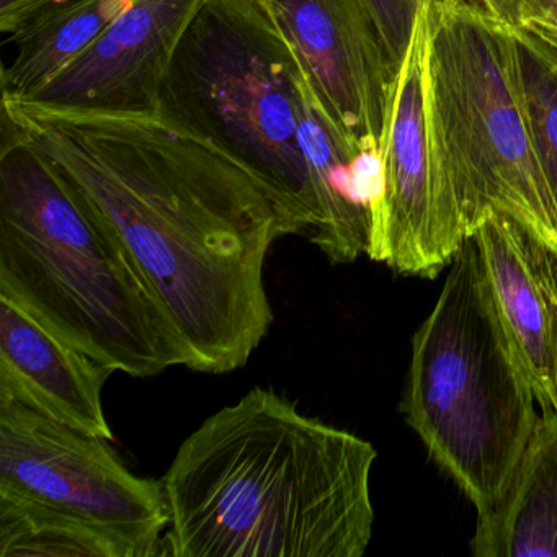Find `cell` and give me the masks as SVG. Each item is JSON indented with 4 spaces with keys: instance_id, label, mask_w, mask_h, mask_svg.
Returning a JSON list of instances; mask_svg holds the SVG:
<instances>
[{
    "instance_id": "1",
    "label": "cell",
    "mask_w": 557,
    "mask_h": 557,
    "mask_svg": "<svg viewBox=\"0 0 557 557\" xmlns=\"http://www.w3.org/2000/svg\"><path fill=\"white\" fill-rule=\"evenodd\" d=\"M30 145L122 237L181 331L190 370L244 367L269 334L267 256L299 234L256 177L158 116L2 103Z\"/></svg>"
},
{
    "instance_id": "2",
    "label": "cell",
    "mask_w": 557,
    "mask_h": 557,
    "mask_svg": "<svg viewBox=\"0 0 557 557\" xmlns=\"http://www.w3.org/2000/svg\"><path fill=\"white\" fill-rule=\"evenodd\" d=\"M376 458L367 440L253 387L175 453L162 478L165 556L361 557Z\"/></svg>"
},
{
    "instance_id": "3",
    "label": "cell",
    "mask_w": 557,
    "mask_h": 557,
    "mask_svg": "<svg viewBox=\"0 0 557 557\" xmlns=\"http://www.w3.org/2000/svg\"><path fill=\"white\" fill-rule=\"evenodd\" d=\"M0 146V295L113 371L190 368L171 312L115 230L4 113Z\"/></svg>"
},
{
    "instance_id": "4",
    "label": "cell",
    "mask_w": 557,
    "mask_h": 557,
    "mask_svg": "<svg viewBox=\"0 0 557 557\" xmlns=\"http://www.w3.org/2000/svg\"><path fill=\"white\" fill-rule=\"evenodd\" d=\"M536 396L474 237L456 252L412 338L403 410L478 515L504 494L536 425Z\"/></svg>"
},
{
    "instance_id": "5",
    "label": "cell",
    "mask_w": 557,
    "mask_h": 557,
    "mask_svg": "<svg viewBox=\"0 0 557 557\" xmlns=\"http://www.w3.org/2000/svg\"><path fill=\"white\" fill-rule=\"evenodd\" d=\"M301 71L259 0H208L169 61L156 116L249 172L311 239L319 210L299 146Z\"/></svg>"
},
{
    "instance_id": "6",
    "label": "cell",
    "mask_w": 557,
    "mask_h": 557,
    "mask_svg": "<svg viewBox=\"0 0 557 557\" xmlns=\"http://www.w3.org/2000/svg\"><path fill=\"white\" fill-rule=\"evenodd\" d=\"M430 143L468 236L504 213L557 250V207L534 154L508 25L478 0H423Z\"/></svg>"
},
{
    "instance_id": "7",
    "label": "cell",
    "mask_w": 557,
    "mask_h": 557,
    "mask_svg": "<svg viewBox=\"0 0 557 557\" xmlns=\"http://www.w3.org/2000/svg\"><path fill=\"white\" fill-rule=\"evenodd\" d=\"M0 492L165 556L164 484L133 474L109 440L86 435L17 403H0Z\"/></svg>"
},
{
    "instance_id": "8",
    "label": "cell",
    "mask_w": 557,
    "mask_h": 557,
    "mask_svg": "<svg viewBox=\"0 0 557 557\" xmlns=\"http://www.w3.org/2000/svg\"><path fill=\"white\" fill-rule=\"evenodd\" d=\"M380 161L381 188L371 211L367 256L399 275L435 278L469 236L430 143L423 0L394 84Z\"/></svg>"
},
{
    "instance_id": "9",
    "label": "cell",
    "mask_w": 557,
    "mask_h": 557,
    "mask_svg": "<svg viewBox=\"0 0 557 557\" xmlns=\"http://www.w3.org/2000/svg\"><path fill=\"white\" fill-rule=\"evenodd\" d=\"M295 50L338 132L381 154L399 67L367 0H259Z\"/></svg>"
},
{
    "instance_id": "10",
    "label": "cell",
    "mask_w": 557,
    "mask_h": 557,
    "mask_svg": "<svg viewBox=\"0 0 557 557\" xmlns=\"http://www.w3.org/2000/svg\"><path fill=\"white\" fill-rule=\"evenodd\" d=\"M208 0H135L47 86L5 106L57 115H158L169 61Z\"/></svg>"
},
{
    "instance_id": "11",
    "label": "cell",
    "mask_w": 557,
    "mask_h": 557,
    "mask_svg": "<svg viewBox=\"0 0 557 557\" xmlns=\"http://www.w3.org/2000/svg\"><path fill=\"white\" fill-rule=\"evenodd\" d=\"M536 403L557 410V250L504 213L471 234Z\"/></svg>"
},
{
    "instance_id": "12",
    "label": "cell",
    "mask_w": 557,
    "mask_h": 557,
    "mask_svg": "<svg viewBox=\"0 0 557 557\" xmlns=\"http://www.w3.org/2000/svg\"><path fill=\"white\" fill-rule=\"evenodd\" d=\"M115 371L58 338L0 295V403H17L112 442L102 393Z\"/></svg>"
},
{
    "instance_id": "13",
    "label": "cell",
    "mask_w": 557,
    "mask_h": 557,
    "mask_svg": "<svg viewBox=\"0 0 557 557\" xmlns=\"http://www.w3.org/2000/svg\"><path fill=\"white\" fill-rule=\"evenodd\" d=\"M302 67V66H301ZM299 146L318 201L311 243L335 265L367 253L371 211L381 188L380 156L355 149L344 138L305 70L299 74Z\"/></svg>"
},
{
    "instance_id": "14",
    "label": "cell",
    "mask_w": 557,
    "mask_h": 557,
    "mask_svg": "<svg viewBox=\"0 0 557 557\" xmlns=\"http://www.w3.org/2000/svg\"><path fill=\"white\" fill-rule=\"evenodd\" d=\"M475 557H557V410H543L497 504L478 515Z\"/></svg>"
},
{
    "instance_id": "15",
    "label": "cell",
    "mask_w": 557,
    "mask_h": 557,
    "mask_svg": "<svg viewBox=\"0 0 557 557\" xmlns=\"http://www.w3.org/2000/svg\"><path fill=\"white\" fill-rule=\"evenodd\" d=\"M135 0H50L11 35L15 58L2 70V100L18 102L47 86Z\"/></svg>"
},
{
    "instance_id": "16",
    "label": "cell",
    "mask_w": 557,
    "mask_h": 557,
    "mask_svg": "<svg viewBox=\"0 0 557 557\" xmlns=\"http://www.w3.org/2000/svg\"><path fill=\"white\" fill-rule=\"evenodd\" d=\"M138 557L119 537L0 492V557Z\"/></svg>"
},
{
    "instance_id": "17",
    "label": "cell",
    "mask_w": 557,
    "mask_h": 557,
    "mask_svg": "<svg viewBox=\"0 0 557 557\" xmlns=\"http://www.w3.org/2000/svg\"><path fill=\"white\" fill-rule=\"evenodd\" d=\"M528 133L557 207V54L508 25Z\"/></svg>"
},
{
    "instance_id": "18",
    "label": "cell",
    "mask_w": 557,
    "mask_h": 557,
    "mask_svg": "<svg viewBox=\"0 0 557 557\" xmlns=\"http://www.w3.org/2000/svg\"><path fill=\"white\" fill-rule=\"evenodd\" d=\"M397 67L406 57L422 0H367Z\"/></svg>"
},
{
    "instance_id": "19",
    "label": "cell",
    "mask_w": 557,
    "mask_h": 557,
    "mask_svg": "<svg viewBox=\"0 0 557 557\" xmlns=\"http://www.w3.org/2000/svg\"><path fill=\"white\" fill-rule=\"evenodd\" d=\"M517 27L557 54V0H523Z\"/></svg>"
},
{
    "instance_id": "20",
    "label": "cell",
    "mask_w": 557,
    "mask_h": 557,
    "mask_svg": "<svg viewBox=\"0 0 557 557\" xmlns=\"http://www.w3.org/2000/svg\"><path fill=\"white\" fill-rule=\"evenodd\" d=\"M50 0H0V30L11 35L25 18L30 17Z\"/></svg>"
},
{
    "instance_id": "21",
    "label": "cell",
    "mask_w": 557,
    "mask_h": 557,
    "mask_svg": "<svg viewBox=\"0 0 557 557\" xmlns=\"http://www.w3.org/2000/svg\"><path fill=\"white\" fill-rule=\"evenodd\" d=\"M478 2L502 24L517 27L523 0H478Z\"/></svg>"
}]
</instances>
